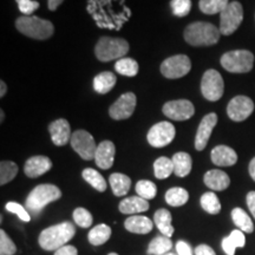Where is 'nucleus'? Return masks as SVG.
Instances as JSON below:
<instances>
[{"label": "nucleus", "mask_w": 255, "mask_h": 255, "mask_svg": "<svg viewBox=\"0 0 255 255\" xmlns=\"http://www.w3.org/2000/svg\"><path fill=\"white\" fill-rule=\"evenodd\" d=\"M232 219L235 226L244 233H253L254 225L248 214L241 208H234L232 210Z\"/></svg>", "instance_id": "nucleus-30"}, {"label": "nucleus", "mask_w": 255, "mask_h": 255, "mask_svg": "<svg viewBox=\"0 0 255 255\" xmlns=\"http://www.w3.org/2000/svg\"><path fill=\"white\" fill-rule=\"evenodd\" d=\"M229 0H200L199 7L205 14H216L227 7Z\"/></svg>", "instance_id": "nucleus-36"}, {"label": "nucleus", "mask_w": 255, "mask_h": 255, "mask_svg": "<svg viewBox=\"0 0 255 255\" xmlns=\"http://www.w3.org/2000/svg\"><path fill=\"white\" fill-rule=\"evenodd\" d=\"M246 201H247L248 209H250L252 215H253L255 219V191H250V193L247 194Z\"/></svg>", "instance_id": "nucleus-47"}, {"label": "nucleus", "mask_w": 255, "mask_h": 255, "mask_svg": "<svg viewBox=\"0 0 255 255\" xmlns=\"http://www.w3.org/2000/svg\"><path fill=\"white\" fill-rule=\"evenodd\" d=\"M173 163H174V173L178 177H186L190 174L191 167H193V161L189 154L187 152H176L173 156Z\"/></svg>", "instance_id": "nucleus-24"}, {"label": "nucleus", "mask_w": 255, "mask_h": 255, "mask_svg": "<svg viewBox=\"0 0 255 255\" xmlns=\"http://www.w3.org/2000/svg\"><path fill=\"white\" fill-rule=\"evenodd\" d=\"M17 252L14 242L9 239L5 231H0V255H14Z\"/></svg>", "instance_id": "nucleus-41"}, {"label": "nucleus", "mask_w": 255, "mask_h": 255, "mask_svg": "<svg viewBox=\"0 0 255 255\" xmlns=\"http://www.w3.org/2000/svg\"><path fill=\"white\" fill-rule=\"evenodd\" d=\"M49 131L51 135L53 144L57 146L65 145L71 139V129L70 124L66 120L59 119L56 120L49 126Z\"/></svg>", "instance_id": "nucleus-17"}, {"label": "nucleus", "mask_w": 255, "mask_h": 255, "mask_svg": "<svg viewBox=\"0 0 255 255\" xmlns=\"http://www.w3.org/2000/svg\"><path fill=\"white\" fill-rule=\"evenodd\" d=\"M55 255H78V251L76 247L65 245V246L60 247L59 250H57Z\"/></svg>", "instance_id": "nucleus-45"}, {"label": "nucleus", "mask_w": 255, "mask_h": 255, "mask_svg": "<svg viewBox=\"0 0 255 255\" xmlns=\"http://www.w3.org/2000/svg\"><path fill=\"white\" fill-rule=\"evenodd\" d=\"M51 168H52V161L47 156H33L25 163L24 173L27 177L36 178L47 173Z\"/></svg>", "instance_id": "nucleus-16"}, {"label": "nucleus", "mask_w": 255, "mask_h": 255, "mask_svg": "<svg viewBox=\"0 0 255 255\" xmlns=\"http://www.w3.org/2000/svg\"><path fill=\"white\" fill-rule=\"evenodd\" d=\"M138 63L135 59L129 58V57H123L115 64V70L120 75L127 76V77H135L138 73Z\"/></svg>", "instance_id": "nucleus-32"}, {"label": "nucleus", "mask_w": 255, "mask_h": 255, "mask_svg": "<svg viewBox=\"0 0 255 255\" xmlns=\"http://www.w3.org/2000/svg\"><path fill=\"white\" fill-rule=\"evenodd\" d=\"M116 76L113 72L104 71L98 73L94 79V89L97 94L104 95L113 90V88L116 84Z\"/></svg>", "instance_id": "nucleus-26"}, {"label": "nucleus", "mask_w": 255, "mask_h": 255, "mask_svg": "<svg viewBox=\"0 0 255 255\" xmlns=\"http://www.w3.org/2000/svg\"><path fill=\"white\" fill-rule=\"evenodd\" d=\"M164 255H177V254H174V253H167V254H164Z\"/></svg>", "instance_id": "nucleus-52"}, {"label": "nucleus", "mask_w": 255, "mask_h": 255, "mask_svg": "<svg viewBox=\"0 0 255 255\" xmlns=\"http://www.w3.org/2000/svg\"><path fill=\"white\" fill-rule=\"evenodd\" d=\"M76 234V227L65 221L44 229L39 235V246L45 251H57L65 246Z\"/></svg>", "instance_id": "nucleus-1"}, {"label": "nucleus", "mask_w": 255, "mask_h": 255, "mask_svg": "<svg viewBox=\"0 0 255 255\" xmlns=\"http://www.w3.org/2000/svg\"><path fill=\"white\" fill-rule=\"evenodd\" d=\"M195 255H216L214 250L209 247L208 245H199L194 251Z\"/></svg>", "instance_id": "nucleus-46"}, {"label": "nucleus", "mask_w": 255, "mask_h": 255, "mask_svg": "<svg viewBox=\"0 0 255 255\" xmlns=\"http://www.w3.org/2000/svg\"><path fill=\"white\" fill-rule=\"evenodd\" d=\"M188 199H189V194L184 188L174 187L165 193V201L171 207H181L186 205Z\"/></svg>", "instance_id": "nucleus-31"}, {"label": "nucleus", "mask_w": 255, "mask_h": 255, "mask_svg": "<svg viewBox=\"0 0 255 255\" xmlns=\"http://www.w3.org/2000/svg\"><path fill=\"white\" fill-rule=\"evenodd\" d=\"M173 247V242L168 237L161 235V237H156L152 239L148 247L149 255H164L169 253V251Z\"/></svg>", "instance_id": "nucleus-29"}, {"label": "nucleus", "mask_w": 255, "mask_h": 255, "mask_svg": "<svg viewBox=\"0 0 255 255\" xmlns=\"http://www.w3.org/2000/svg\"><path fill=\"white\" fill-rule=\"evenodd\" d=\"M5 208L7 212L13 213V214L17 215L21 221L28 222L31 220V215L30 213H28V210L17 202H8L7 205L5 206Z\"/></svg>", "instance_id": "nucleus-42"}, {"label": "nucleus", "mask_w": 255, "mask_h": 255, "mask_svg": "<svg viewBox=\"0 0 255 255\" xmlns=\"http://www.w3.org/2000/svg\"><path fill=\"white\" fill-rule=\"evenodd\" d=\"M170 7L174 15L186 17L191 9V0H171Z\"/></svg>", "instance_id": "nucleus-40"}, {"label": "nucleus", "mask_w": 255, "mask_h": 255, "mask_svg": "<svg viewBox=\"0 0 255 255\" xmlns=\"http://www.w3.org/2000/svg\"><path fill=\"white\" fill-rule=\"evenodd\" d=\"M248 170H250V175H251V177L253 178V180L255 181V157L251 161V163H250V168H248Z\"/></svg>", "instance_id": "nucleus-49"}, {"label": "nucleus", "mask_w": 255, "mask_h": 255, "mask_svg": "<svg viewBox=\"0 0 255 255\" xmlns=\"http://www.w3.org/2000/svg\"><path fill=\"white\" fill-rule=\"evenodd\" d=\"M0 119H1V120H0V122H4V119H5V115H4V111H0Z\"/></svg>", "instance_id": "nucleus-51"}, {"label": "nucleus", "mask_w": 255, "mask_h": 255, "mask_svg": "<svg viewBox=\"0 0 255 255\" xmlns=\"http://www.w3.org/2000/svg\"><path fill=\"white\" fill-rule=\"evenodd\" d=\"M129 49V43L123 38L102 37L96 44L95 55L101 62H110L123 58Z\"/></svg>", "instance_id": "nucleus-5"}, {"label": "nucleus", "mask_w": 255, "mask_h": 255, "mask_svg": "<svg viewBox=\"0 0 255 255\" xmlns=\"http://www.w3.org/2000/svg\"><path fill=\"white\" fill-rule=\"evenodd\" d=\"M15 27L24 36L32 39L45 40L52 37L55 32L53 24L36 15H23L15 20Z\"/></svg>", "instance_id": "nucleus-3"}, {"label": "nucleus", "mask_w": 255, "mask_h": 255, "mask_svg": "<svg viewBox=\"0 0 255 255\" xmlns=\"http://www.w3.org/2000/svg\"><path fill=\"white\" fill-rule=\"evenodd\" d=\"M64 0H49V9L50 11H56L59 5H62Z\"/></svg>", "instance_id": "nucleus-48"}, {"label": "nucleus", "mask_w": 255, "mask_h": 255, "mask_svg": "<svg viewBox=\"0 0 255 255\" xmlns=\"http://www.w3.org/2000/svg\"><path fill=\"white\" fill-rule=\"evenodd\" d=\"M212 162L219 167H232L238 162V154L227 145L215 146L210 154Z\"/></svg>", "instance_id": "nucleus-19"}, {"label": "nucleus", "mask_w": 255, "mask_h": 255, "mask_svg": "<svg viewBox=\"0 0 255 255\" xmlns=\"http://www.w3.org/2000/svg\"><path fill=\"white\" fill-rule=\"evenodd\" d=\"M223 69L232 73H247L253 69L254 55L248 50H234L221 57Z\"/></svg>", "instance_id": "nucleus-6"}, {"label": "nucleus", "mask_w": 255, "mask_h": 255, "mask_svg": "<svg viewBox=\"0 0 255 255\" xmlns=\"http://www.w3.org/2000/svg\"><path fill=\"white\" fill-rule=\"evenodd\" d=\"M177 255H194L193 250L186 241H178L176 244Z\"/></svg>", "instance_id": "nucleus-44"}, {"label": "nucleus", "mask_w": 255, "mask_h": 255, "mask_svg": "<svg viewBox=\"0 0 255 255\" xmlns=\"http://www.w3.org/2000/svg\"><path fill=\"white\" fill-rule=\"evenodd\" d=\"M191 69V62L186 55L169 57L161 64V73L165 78L177 79L188 75Z\"/></svg>", "instance_id": "nucleus-9"}, {"label": "nucleus", "mask_w": 255, "mask_h": 255, "mask_svg": "<svg viewBox=\"0 0 255 255\" xmlns=\"http://www.w3.org/2000/svg\"><path fill=\"white\" fill-rule=\"evenodd\" d=\"M119 208L122 214L132 215V214H138V213L146 212V210L149 209V203L148 201L142 199V197H139L138 195L130 196L121 201Z\"/></svg>", "instance_id": "nucleus-22"}, {"label": "nucleus", "mask_w": 255, "mask_h": 255, "mask_svg": "<svg viewBox=\"0 0 255 255\" xmlns=\"http://www.w3.org/2000/svg\"><path fill=\"white\" fill-rule=\"evenodd\" d=\"M82 176L87 182L90 184L91 187H94L96 190L98 191H105L107 190V181L104 180V177L98 173L97 170L92 168H87L83 170Z\"/></svg>", "instance_id": "nucleus-34"}, {"label": "nucleus", "mask_w": 255, "mask_h": 255, "mask_svg": "<svg viewBox=\"0 0 255 255\" xmlns=\"http://www.w3.org/2000/svg\"><path fill=\"white\" fill-rule=\"evenodd\" d=\"M136 193L137 195L144 200H151L154 199L157 194V188H156V184L151 181L148 180H141L136 183Z\"/></svg>", "instance_id": "nucleus-38"}, {"label": "nucleus", "mask_w": 255, "mask_h": 255, "mask_svg": "<svg viewBox=\"0 0 255 255\" xmlns=\"http://www.w3.org/2000/svg\"><path fill=\"white\" fill-rule=\"evenodd\" d=\"M111 237V228L105 223H101V225L95 226L94 228L89 232L88 240L94 246H101L104 245L105 242L109 241Z\"/></svg>", "instance_id": "nucleus-28"}, {"label": "nucleus", "mask_w": 255, "mask_h": 255, "mask_svg": "<svg viewBox=\"0 0 255 255\" xmlns=\"http://www.w3.org/2000/svg\"><path fill=\"white\" fill-rule=\"evenodd\" d=\"M115 152H116V148L115 144L111 141H103L100 143L97 146L95 155V162L101 169H110L113 167L115 161Z\"/></svg>", "instance_id": "nucleus-18"}, {"label": "nucleus", "mask_w": 255, "mask_h": 255, "mask_svg": "<svg viewBox=\"0 0 255 255\" xmlns=\"http://www.w3.org/2000/svg\"><path fill=\"white\" fill-rule=\"evenodd\" d=\"M175 135H176V130L173 124L170 122H159L151 127L146 139L149 144L154 148H163L173 142Z\"/></svg>", "instance_id": "nucleus-11"}, {"label": "nucleus", "mask_w": 255, "mask_h": 255, "mask_svg": "<svg viewBox=\"0 0 255 255\" xmlns=\"http://www.w3.org/2000/svg\"><path fill=\"white\" fill-rule=\"evenodd\" d=\"M70 142H71L73 150L77 152L83 159H85V161L95 159L98 145H96L95 138L90 132L85 131V130H77L72 133Z\"/></svg>", "instance_id": "nucleus-10"}, {"label": "nucleus", "mask_w": 255, "mask_h": 255, "mask_svg": "<svg viewBox=\"0 0 255 255\" xmlns=\"http://www.w3.org/2000/svg\"><path fill=\"white\" fill-rule=\"evenodd\" d=\"M136 96L132 92L123 94L115 103L109 108L110 117L115 121H122L129 119L133 114L136 108Z\"/></svg>", "instance_id": "nucleus-13"}, {"label": "nucleus", "mask_w": 255, "mask_h": 255, "mask_svg": "<svg viewBox=\"0 0 255 255\" xmlns=\"http://www.w3.org/2000/svg\"><path fill=\"white\" fill-rule=\"evenodd\" d=\"M18 4L19 11L25 15H30L33 13L36 9L39 8L40 4L38 1H33V0H15Z\"/></svg>", "instance_id": "nucleus-43"}, {"label": "nucleus", "mask_w": 255, "mask_h": 255, "mask_svg": "<svg viewBox=\"0 0 255 255\" xmlns=\"http://www.w3.org/2000/svg\"><path fill=\"white\" fill-rule=\"evenodd\" d=\"M183 36L191 46H212L219 41L221 32L215 25L206 21H196L188 25Z\"/></svg>", "instance_id": "nucleus-2"}, {"label": "nucleus", "mask_w": 255, "mask_h": 255, "mask_svg": "<svg viewBox=\"0 0 255 255\" xmlns=\"http://www.w3.org/2000/svg\"><path fill=\"white\" fill-rule=\"evenodd\" d=\"M62 191L55 184H39L28 194L25 207L31 214L38 215L49 203L59 200Z\"/></svg>", "instance_id": "nucleus-4"}, {"label": "nucleus", "mask_w": 255, "mask_h": 255, "mask_svg": "<svg viewBox=\"0 0 255 255\" xmlns=\"http://www.w3.org/2000/svg\"><path fill=\"white\" fill-rule=\"evenodd\" d=\"M225 83L222 76L216 70H207L201 81V92L210 102H216L223 96Z\"/></svg>", "instance_id": "nucleus-8"}, {"label": "nucleus", "mask_w": 255, "mask_h": 255, "mask_svg": "<svg viewBox=\"0 0 255 255\" xmlns=\"http://www.w3.org/2000/svg\"><path fill=\"white\" fill-rule=\"evenodd\" d=\"M201 207L205 212L212 215L219 214L221 210V203H220L219 197L213 191H208L201 196Z\"/></svg>", "instance_id": "nucleus-35"}, {"label": "nucleus", "mask_w": 255, "mask_h": 255, "mask_svg": "<svg viewBox=\"0 0 255 255\" xmlns=\"http://www.w3.org/2000/svg\"><path fill=\"white\" fill-rule=\"evenodd\" d=\"M244 20V8L239 1L229 2L220 13V32L223 36L233 34Z\"/></svg>", "instance_id": "nucleus-7"}, {"label": "nucleus", "mask_w": 255, "mask_h": 255, "mask_svg": "<svg viewBox=\"0 0 255 255\" xmlns=\"http://www.w3.org/2000/svg\"><path fill=\"white\" fill-rule=\"evenodd\" d=\"M73 221L77 226L82 228H89L92 225V215L91 213L85 208H76L73 210Z\"/></svg>", "instance_id": "nucleus-39"}, {"label": "nucleus", "mask_w": 255, "mask_h": 255, "mask_svg": "<svg viewBox=\"0 0 255 255\" xmlns=\"http://www.w3.org/2000/svg\"><path fill=\"white\" fill-rule=\"evenodd\" d=\"M108 255H119L117 253H110V254H108Z\"/></svg>", "instance_id": "nucleus-53"}, {"label": "nucleus", "mask_w": 255, "mask_h": 255, "mask_svg": "<svg viewBox=\"0 0 255 255\" xmlns=\"http://www.w3.org/2000/svg\"><path fill=\"white\" fill-rule=\"evenodd\" d=\"M154 222L164 237L170 238L174 234V227L171 226V214L169 210L158 209L154 214Z\"/></svg>", "instance_id": "nucleus-27"}, {"label": "nucleus", "mask_w": 255, "mask_h": 255, "mask_svg": "<svg viewBox=\"0 0 255 255\" xmlns=\"http://www.w3.org/2000/svg\"><path fill=\"white\" fill-rule=\"evenodd\" d=\"M6 91H7V87H6L5 82L1 81L0 82V97H4V96L6 95Z\"/></svg>", "instance_id": "nucleus-50"}, {"label": "nucleus", "mask_w": 255, "mask_h": 255, "mask_svg": "<svg viewBox=\"0 0 255 255\" xmlns=\"http://www.w3.org/2000/svg\"><path fill=\"white\" fill-rule=\"evenodd\" d=\"M109 182L115 196L127 195L128 191L130 190V187H131V180H130V177L120 173L111 174L109 177Z\"/></svg>", "instance_id": "nucleus-25"}, {"label": "nucleus", "mask_w": 255, "mask_h": 255, "mask_svg": "<svg viewBox=\"0 0 255 255\" xmlns=\"http://www.w3.org/2000/svg\"><path fill=\"white\" fill-rule=\"evenodd\" d=\"M245 245H246V238H245L244 232L240 229H235L222 240V250L227 255H235L237 248L245 247Z\"/></svg>", "instance_id": "nucleus-23"}, {"label": "nucleus", "mask_w": 255, "mask_h": 255, "mask_svg": "<svg viewBox=\"0 0 255 255\" xmlns=\"http://www.w3.org/2000/svg\"><path fill=\"white\" fill-rule=\"evenodd\" d=\"M124 227L128 232L133 234H148L154 228V223L149 218L142 215L129 216L124 222Z\"/></svg>", "instance_id": "nucleus-21"}, {"label": "nucleus", "mask_w": 255, "mask_h": 255, "mask_svg": "<svg viewBox=\"0 0 255 255\" xmlns=\"http://www.w3.org/2000/svg\"><path fill=\"white\" fill-rule=\"evenodd\" d=\"M254 103L247 96H237L228 103L227 115L234 122H242L253 114Z\"/></svg>", "instance_id": "nucleus-12"}, {"label": "nucleus", "mask_w": 255, "mask_h": 255, "mask_svg": "<svg viewBox=\"0 0 255 255\" xmlns=\"http://www.w3.org/2000/svg\"><path fill=\"white\" fill-rule=\"evenodd\" d=\"M163 114L168 119L174 121H187L195 114V108L188 100L170 101L163 105Z\"/></svg>", "instance_id": "nucleus-14"}, {"label": "nucleus", "mask_w": 255, "mask_h": 255, "mask_svg": "<svg viewBox=\"0 0 255 255\" xmlns=\"http://www.w3.org/2000/svg\"><path fill=\"white\" fill-rule=\"evenodd\" d=\"M205 184L212 190L222 191L226 190L231 184V178L225 171L219 170V169H213V170L207 171L205 177H203Z\"/></svg>", "instance_id": "nucleus-20"}, {"label": "nucleus", "mask_w": 255, "mask_h": 255, "mask_svg": "<svg viewBox=\"0 0 255 255\" xmlns=\"http://www.w3.org/2000/svg\"><path fill=\"white\" fill-rule=\"evenodd\" d=\"M216 123H218V115L214 113H210L203 117L199 126V129H197L195 137L196 150L202 151L206 148Z\"/></svg>", "instance_id": "nucleus-15"}, {"label": "nucleus", "mask_w": 255, "mask_h": 255, "mask_svg": "<svg viewBox=\"0 0 255 255\" xmlns=\"http://www.w3.org/2000/svg\"><path fill=\"white\" fill-rule=\"evenodd\" d=\"M18 174V165L11 161H1L0 163V184L5 186L11 182Z\"/></svg>", "instance_id": "nucleus-37"}, {"label": "nucleus", "mask_w": 255, "mask_h": 255, "mask_svg": "<svg viewBox=\"0 0 255 255\" xmlns=\"http://www.w3.org/2000/svg\"><path fill=\"white\" fill-rule=\"evenodd\" d=\"M154 173H155L156 178H158V180L168 178L171 174L174 173L173 159L165 157V156L158 157L154 163Z\"/></svg>", "instance_id": "nucleus-33"}]
</instances>
